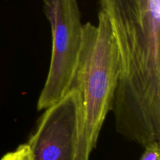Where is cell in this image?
I'll use <instances>...</instances> for the list:
<instances>
[{
  "instance_id": "7a4b0ae2",
  "label": "cell",
  "mask_w": 160,
  "mask_h": 160,
  "mask_svg": "<svg viewBox=\"0 0 160 160\" xmlns=\"http://www.w3.org/2000/svg\"><path fill=\"white\" fill-rule=\"evenodd\" d=\"M118 49L106 12L98 23L83 25V38L71 87L79 92L84 113V136L91 151L96 147L108 113L112 111L120 77Z\"/></svg>"
},
{
  "instance_id": "6da1fadb",
  "label": "cell",
  "mask_w": 160,
  "mask_h": 160,
  "mask_svg": "<svg viewBox=\"0 0 160 160\" xmlns=\"http://www.w3.org/2000/svg\"><path fill=\"white\" fill-rule=\"evenodd\" d=\"M110 22L120 71L117 132L142 147L160 141V0H98Z\"/></svg>"
},
{
  "instance_id": "3957f363",
  "label": "cell",
  "mask_w": 160,
  "mask_h": 160,
  "mask_svg": "<svg viewBox=\"0 0 160 160\" xmlns=\"http://www.w3.org/2000/svg\"><path fill=\"white\" fill-rule=\"evenodd\" d=\"M52 32L48 75L37 102L42 111L60 100L71 87L83 38V23L77 0H42Z\"/></svg>"
},
{
  "instance_id": "5b68a950",
  "label": "cell",
  "mask_w": 160,
  "mask_h": 160,
  "mask_svg": "<svg viewBox=\"0 0 160 160\" xmlns=\"http://www.w3.org/2000/svg\"><path fill=\"white\" fill-rule=\"evenodd\" d=\"M0 160H31L29 147L26 143L22 144L14 151L4 155Z\"/></svg>"
},
{
  "instance_id": "8992f818",
  "label": "cell",
  "mask_w": 160,
  "mask_h": 160,
  "mask_svg": "<svg viewBox=\"0 0 160 160\" xmlns=\"http://www.w3.org/2000/svg\"><path fill=\"white\" fill-rule=\"evenodd\" d=\"M144 148L145 152L140 160H160L159 142H152Z\"/></svg>"
},
{
  "instance_id": "277c9868",
  "label": "cell",
  "mask_w": 160,
  "mask_h": 160,
  "mask_svg": "<svg viewBox=\"0 0 160 160\" xmlns=\"http://www.w3.org/2000/svg\"><path fill=\"white\" fill-rule=\"evenodd\" d=\"M27 145L31 160H89L92 151L84 136L81 97L70 88L44 109Z\"/></svg>"
}]
</instances>
